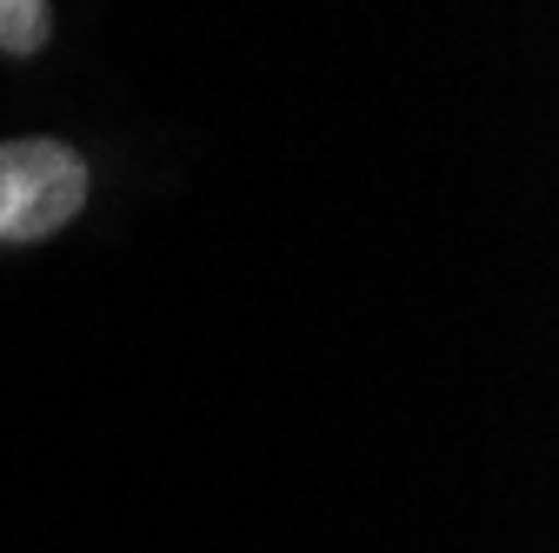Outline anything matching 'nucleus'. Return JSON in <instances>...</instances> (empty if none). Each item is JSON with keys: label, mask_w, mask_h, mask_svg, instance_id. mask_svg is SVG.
<instances>
[{"label": "nucleus", "mask_w": 559, "mask_h": 553, "mask_svg": "<svg viewBox=\"0 0 559 553\" xmlns=\"http://www.w3.org/2000/svg\"><path fill=\"white\" fill-rule=\"evenodd\" d=\"M87 187L67 141H0V240H47L87 207Z\"/></svg>", "instance_id": "1"}, {"label": "nucleus", "mask_w": 559, "mask_h": 553, "mask_svg": "<svg viewBox=\"0 0 559 553\" xmlns=\"http://www.w3.org/2000/svg\"><path fill=\"white\" fill-rule=\"evenodd\" d=\"M47 40V0H0V54H34Z\"/></svg>", "instance_id": "2"}]
</instances>
